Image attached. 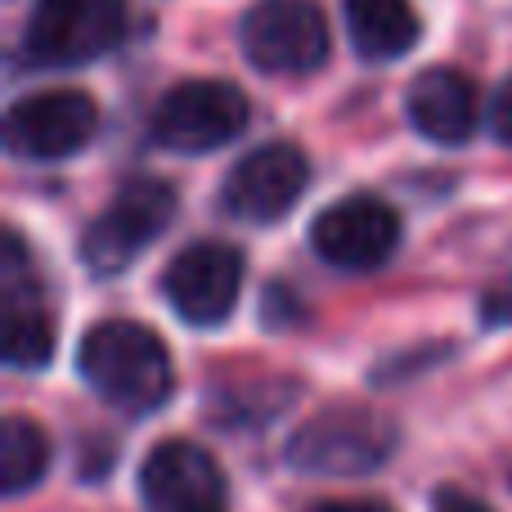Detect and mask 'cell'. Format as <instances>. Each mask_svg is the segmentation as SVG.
Listing matches in <instances>:
<instances>
[{
    "mask_svg": "<svg viewBox=\"0 0 512 512\" xmlns=\"http://www.w3.org/2000/svg\"><path fill=\"white\" fill-rule=\"evenodd\" d=\"M77 369L86 387L122 414H153L176 387L162 337L135 319H104L90 328L77 346Z\"/></svg>",
    "mask_w": 512,
    "mask_h": 512,
    "instance_id": "obj_1",
    "label": "cell"
},
{
    "mask_svg": "<svg viewBox=\"0 0 512 512\" xmlns=\"http://www.w3.org/2000/svg\"><path fill=\"white\" fill-rule=\"evenodd\" d=\"M400 436L387 414L369 405H333L292 432L288 468L306 477H369L396 454Z\"/></svg>",
    "mask_w": 512,
    "mask_h": 512,
    "instance_id": "obj_2",
    "label": "cell"
},
{
    "mask_svg": "<svg viewBox=\"0 0 512 512\" xmlns=\"http://www.w3.org/2000/svg\"><path fill=\"white\" fill-rule=\"evenodd\" d=\"M126 32V0H36L23 54L36 68H77L108 54Z\"/></svg>",
    "mask_w": 512,
    "mask_h": 512,
    "instance_id": "obj_3",
    "label": "cell"
},
{
    "mask_svg": "<svg viewBox=\"0 0 512 512\" xmlns=\"http://www.w3.org/2000/svg\"><path fill=\"white\" fill-rule=\"evenodd\" d=\"M239 41L252 68L270 77H306L328 59V23L310 0H261L243 14Z\"/></svg>",
    "mask_w": 512,
    "mask_h": 512,
    "instance_id": "obj_4",
    "label": "cell"
},
{
    "mask_svg": "<svg viewBox=\"0 0 512 512\" xmlns=\"http://www.w3.org/2000/svg\"><path fill=\"white\" fill-rule=\"evenodd\" d=\"M248 126V99L230 81H180L153 113V140L171 153H212L239 140Z\"/></svg>",
    "mask_w": 512,
    "mask_h": 512,
    "instance_id": "obj_5",
    "label": "cell"
},
{
    "mask_svg": "<svg viewBox=\"0 0 512 512\" xmlns=\"http://www.w3.org/2000/svg\"><path fill=\"white\" fill-rule=\"evenodd\" d=\"M171 216H176V189L167 180H131L86 230L81 256L95 274H117L167 230Z\"/></svg>",
    "mask_w": 512,
    "mask_h": 512,
    "instance_id": "obj_6",
    "label": "cell"
},
{
    "mask_svg": "<svg viewBox=\"0 0 512 512\" xmlns=\"http://www.w3.org/2000/svg\"><path fill=\"white\" fill-rule=\"evenodd\" d=\"M99 131V108L86 90H41L9 108L5 117V144L14 158H72L81 153Z\"/></svg>",
    "mask_w": 512,
    "mask_h": 512,
    "instance_id": "obj_7",
    "label": "cell"
},
{
    "mask_svg": "<svg viewBox=\"0 0 512 512\" xmlns=\"http://www.w3.org/2000/svg\"><path fill=\"white\" fill-rule=\"evenodd\" d=\"M400 243V216L382 198L351 194L310 225V248L337 270H378Z\"/></svg>",
    "mask_w": 512,
    "mask_h": 512,
    "instance_id": "obj_8",
    "label": "cell"
},
{
    "mask_svg": "<svg viewBox=\"0 0 512 512\" xmlns=\"http://www.w3.org/2000/svg\"><path fill=\"white\" fill-rule=\"evenodd\" d=\"M243 288V256L225 243H194L167 265L162 292L171 310L194 328H216L230 319Z\"/></svg>",
    "mask_w": 512,
    "mask_h": 512,
    "instance_id": "obj_9",
    "label": "cell"
},
{
    "mask_svg": "<svg viewBox=\"0 0 512 512\" xmlns=\"http://www.w3.org/2000/svg\"><path fill=\"white\" fill-rule=\"evenodd\" d=\"M306 185H310L306 153L292 149V144H265V149H252L248 158L225 176L221 207L230 216H239V221L270 225L297 207Z\"/></svg>",
    "mask_w": 512,
    "mask_h": 512,
    "instance_id": "obj_10",
    "label": "cell"
},
{
    "mask_svg": "<svg viewBox=\"0 0 512 512\" xmlns=\"http://www.w3.org/2000/svg\"><path fill=\"white\" fill-rule=\"evenodd\" d=\"M140 499L149 512H230L221 468L194 441H162L144 459Z\"/></svg>",
    "mask_w": 512,
    "mask_h": 512,
    "instance_id": "obj_11",
    "label": "cell"
},
{
    "mask_svg": "<svg viewBox=\"0 0 512 512\" xmlns=\"http://www.w3.org/2000/svg\"><path fill=\"white\" fill-rule=\"evenodd\" d=\"M409 122L432 144H463L477 131V86L454 68H427L405 90Z\"/></svg>",
    "mask_w": 512,
    "mask_h": 512,
    "instance_id": "obj_12",
    "label": "cell"
},
{
    "mask_svg": "<svg viewBox=\"0 0 512 512\" xmlns=\"http://www.w3.org/2000/svg\"><path fill=\"white\" fill-rule=\"evenodd\" d=\"M346 27L360 59L387 63L418 45L423 18L409 0H346Z\"/></svg>",
    "mask_w": 512,
    "mask_h": 512,
    "instance_id": "obj_13",
    "label": "cell"
},
{
    "mask_svg": "<svg viewBox=\"0 0 512 512\" xmlns=\"http://www.w3.org/2000/svg\"><path fill=\"white\" fill-rule=\"evenodd\" d=\"M5 292V364L14 369H45L54 355V319L36 306V288Z\"/></svg>",
    "mask_w": 512,
    "mask_h": 512,
    "instance_id": "obj_14",
    "label": "cell"
},
{
    "mask_svg": "<svg viewBox=\"0 0 512 512\" xmlns=\"http://www.w3.org/2000/svg\"><path fill=\"white\" fill-rule=\"evenodd\" d=\"M50 468V436L32 418H5L0 427V490L5 495H27L41 486Z\"/></svg>",
    "mask_w": 512,
    "mask_h": 512,
    "instance_id": "obj_15",
    "label": "cell"
},
{
    "mask_svg": "<svg viewBox=\"0 0 512 512\" xmlns=\"http://www.w3.org/2000/svg\"><path fill=\"white\" fill-rule=\"evenodd\" d=\"M481 324L486 328H512V270L481 297Z\"/></svg>",
    "mask_w": 512,
    "mask_h": 512,
    "instance_id": "obj_16",
    "label": "cell"
},
{
    "mask_svg": "<svg viewBox=\"0 0 512 512\" xmlns=\"http://www.w3.org/2000/svg\"><path fill=\"white\" fill-rule=\"evenodd\" d=\"M490 131H495L499 144L512 149V81H504V90H499L495 104H490Z\"/></svg>",
    "mask_w": 512,
    "mask_h": 512,
    "instance_id": "obj_17",
    "label": "cell"
},
{
    "mask_svg": "<svg viewBox=\"0 0 512 512\" xmlns=\"http://www.w3.org/2000/svg\"><path fill=\"white\" fill-rule=\"evenodd\" d=\"M315 512H391L382 499H333V504H319Z\"/></svg>",
    "mask_w": 512,
    "mask_h": 512,
    "instance_id": "obj_18",
    "label": "cell"
},
{
    "mask_svg": "<svg viewBox=\"0 0 512 512\" xmlns=\"http://www.w3.org/2000/svg\"><path fill=\"white\" fill-rule=\"evenodd\" d=\"M436 512H490L481 499H468V495H454V490H445L441 504H436Z\"/></svg>",
    "mask_w": 512,
    "mask_h": 512,
    "instance_id": "obj_19",
    "label": "cell"
}]
</instances>
